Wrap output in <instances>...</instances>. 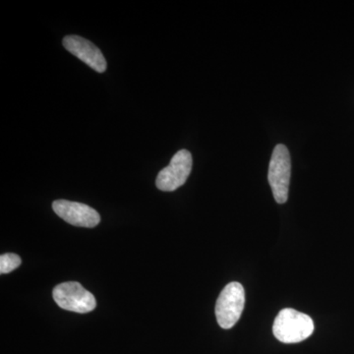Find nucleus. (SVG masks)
Instances as JSON below:
<instances>
[{"mask_svg":"<svg viewBox=\"0 0 354 354\" xmlns=\"http://www.w3.org/2000/svg\"><path fill=\"white\" fill-rule=\"evenodd\" d=\"M245 304V291L241 283H228L216 300V317L223 329H232L241 319Z\"/></svg>","mask_w":354,"mask_h":354,"instance_id":"nucleus-3","label":"nucleus"},{"mask_svg":"<svg viewBox=\"0 0 354 354\" xmlns=\"http://www.w3.org/2000/svg\"><path fill=\"white\" fill-rule=\"evenodd\" d=\"M21 258L14 253H6L0 257V272L2 274H8L17 269L21 265Z\"/></svg>","mask_w":354,"mask_h":354,"instance_id":"nucleus-8","label":"nucleus"},{"mask_svg":"<svg viewBox=\"0 0 354 354\" xmlns=\"http://www.w3.org/2000/svg\"><path fill=\"white\" fill-rule=\"evenodd\" d=\"M64 48L72 55L99 73H104L108 67L106 58L99 48L88 39L80 36H66L64 39Z\"/></svg>","mask_w":354,"mask_h":354,"instance_id":"nucleus-7","label":"nucleus"},{"mask_svg":"<svg viewBox=\"0 0 354 354\" xmlns=\"http://www.w3.org/2000/svg\"><path fill=\"white\" fill-rule=\"evenodd\" d=\"M53 295L60 308L75 313H88L97 306L94 295L76 281H68L55 286Z\"/></svg>","mask_w":354,"mask_h":354,"instance_id":"nucleus-4","label":"nucleus"},{"mask_svg":"<svg viewBox=\"0 0 354 354\" xmlns=\"http://www.w3.org/2000/svg\"><path fill=\"white\" fill-rule=\"evenodd\" d=\"M193 160L189 151L180 150L172 157L171 162L160 171L156 180L158 189L172 192L187 181L192 169Z\"/></svg>","mask_w":354,"mask_h":354,"instance_id":"nucleus-5","label":"nucleus"},{"mask_svg":"<svg viewBox=\"0 0 354 354\" xmlns=\"http://www.w3.org/2000/svg\"><path fill=\"white\" fill-rule=\"evenodd\" d=\"M290 174V151L283 144H279L272 152L268 172V180L278 204H285L288 201Z\"/></svg>","mask_w":354,"mask_h":354,"instance_id":"nucleus-2","label":"nucleus"},{"mask_svg":"<svg viewBox=\"0 0 354 354\" xmlns=\"http://www.w3.org/2000/svg\"><path fill=\"white\" fill-rule=\"evenodd\" d=\"M53 209L59 218L75 227L92 228L101 221L99 213L83 203L57 200Z\"/></svg>","mask_w":354,"mask_h":354,"instance_id":"nucleus-6","label":"nucleus"},{"mask_svg":"<svg viewBox=\"0 0 354 354\" xmlns=\"http://www.w3.org/2000/svg\"><path fill=\"white\" fill-rule=\"evenodd\" d=\"M313 320L306 314L297 310H281L274 320L272 333L283 344H297L313 334Z\"/></svg>","mask_w":354,"mask_h":354,"instance_id":"nucleus-1","label":"nucleus"}]
</instances>
